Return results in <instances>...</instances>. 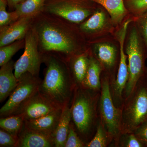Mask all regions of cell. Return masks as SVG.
<instances>
[{
    "mask_svg": "<svg viewBox=\"0 0 147 147\" xmlns=\"http://www.w3.org/2000/svg\"><path fill=\"white\" fill-rule=\"evenodd\" d=\"M127 9L129 13L136 18L147 11V0H127Z\"/></svg>",
    "mask_w": 147,
    "mask_h": 147,
    "instance_id": "83f0119b",
    "label": "cell"
},
{
    "mask_svg": "<svg viewBox=\"0 0 147 147\" xmlns=\"http://www.w3.org/2000/svg\"><path fill=\"white\" fill-rule=\"evenodd\" d=\"M18 81L17 87L0 109L1 118L15 115L38 92L42 80L39 76L26 72Z\"/></svg>",
    "mask_w": 147,
    "mask_h": 147,
    "instance_id": "ba28073f",
    "label": "cell"
},
{
    "mask_svg": "<svg viewBox=\"0 0 147 147\" xmlns=\"http://www.w3.org/2000/svg\"><path fill=\"white\" fill-rule=\"evenodd\" d=\"M86 145L76 132L71 121L65 147H86Z\"/></svg>",
    "mask_w": 147,
    "mask_h": 147,
    "instance_id": "f546056e",
    "label": "cell"
},
{
    "mask_svg": "<svg viewBox=\"0 0 147 147\" xmlns=\"http://www.w3.org/2000/svg\"><path fill=\"white\" fill-rule=\"evenodd\" d=\"M24 120L20 115H13L0 119V127L14 136L18 137L23 126Z\"/></svg>",
    "mask_w": 147,
    "mask_h": 147,
    "instance_id": "603a6c76",
    "label": "cell"
},
{
    "mask_svg": "<svg viewBox=\"0 0 147 147\" xmlns=\"http://www.w3.org/2000/svg\"><path fill=\"white\" fill-rule=\"evenodd\" d=\"M115 147H146L134 132L122 133L120 135Z\"/></svg>",
    "mask_w": 147,
    "mask_h": 147,
    "instance_id": "484cf974",
    "label": "cell"
},
{
    "mask_svg": "<svg viewBox=\"0 0 147 147\" xmlns=\"http://www.w3.org/2000/svg\"><path fill=\"white\" fill-rule=\"evenodd\" d=\"M91 1L90 0H47L43 11L79 25L96 10L90 5Z\"/></svg>",
    "mask_w": 147,
    "mask_h": 147,
    "instance_id": "52a82bcc",
    "label": "cell"
},
{
    "mask_svg": "<svg viewBox=\"0 0 147 147\" xmlns=\"http://www.w3.org/2000/svg\"><path fill=\"white\" fill-rule=\"evenodd\" d=\"M25 38L0 47V66L11 60V58L19 50L24 48Z\"/></svg>",
    "mask_w": 147,
    "mask_h": 147,
    "instance_id": "d4e9b609",
    "label": "cell"
},
{
    "mask_svg": "<svg viewBox=\"0 0 147 147\" xmlns=\"http://www.w3.org/2000/svg\"><path fill=\"white\" fill-rule=\"evenodd\" d=\"M144 75L145 77H146V79L147 81V67H146V69H145Z\"/></svg>",
    "mask_w": 147,
    "mask_h": 147,
    "instance_id": "836d02e7",
    "label": "cell"
},
{
    "mask_svg": "<svg viewBox=\"0 0 147 147\" xmlns=\"http://www.w3.org/2000/svg\"><path fill=\"white\" fill-rule=\"evenodd\" d=\"M102 71L103 68L102 65L93 55L91 52L88 70L82 86L94 91L100 92Z\"/></svg>",
    "mask_w": 147,
    "mask_h": 147,
    "instance_id": "ffe728a7",
    "label": "cell"
},
{
    "mask_svg": "<svg viewBox=\"0 0 147 147\" xmlns=\"http://www.w3.org/2000/svg\"><path fill=\"white\" fill-rule=\"evenodd\" d=\"M32 25L42 55H55L67 63L88 48L84 47L86 39L77 24L59 16L43 11L34 18Z\"/></svg>",
    "mask_w": 147,
    "mask_h": 147,
    "instance_id": "6da1fadb",
    "label": "cell"
},
{
    "mask_svg": "<svg viewBox=\"0 0 147 147\" xmlns=\"http://www.w3.org/2000/svg\"><path fill=\"white\" fill-rule=\"evenodd\" d=\"M98 102L99 119L115 146L121 134V109L114 104L110 86V77L102 71Z\"/></svg>",
    "mask_w": 147,
    "mask_h": 147,
    "instance_id": "8992f818",
    "label": "cell"
},
{
    "mask_svg": "<svg viewBox=\"0 0 147 147\" xmlns=\"http://www.w3.org/2000/svg\"><path fill=\"white\" fill-rule=\"evenodd\" d=\"M111 144L112 140L99 119L95 133L86 147H106Z\"/></svg>",
    "mask_w": 147,
    "mask_h": 147,
    "instance_id": "cb8c5ba5",
    "label": "cell"
},
{
    "mask_svg": "<svg viewBox=\"0 0 147 147\" xmlns=\"http://www.w3.org/2000/svg\"><path fill=\"white\" fill-rule=\"evenodd\" d=\"M133 132L145 146L147 147V120L138 127Z\"/></svg>",
    "mask_w": 147,
    "mask_h": 147,
    "instance_id": "1f68e13d",
    "label": "cell"
},
{
    "mask_svg": "<svg viewBox=\"0 0 147 147\" xmlns=\"http://www.w3.org/2000/svg\"><path fill=\"white\" fill-rule=\"evenodd\" d=\"M70 105H66L63 108L60 119L54 137L55 147H65V146L71 122Z\"/></svg>",
    "mask_w": 147,
    "mask_h": 147,
    "instance_id": "44dd1931",
    "label": "cell"
},
{
    "mask_svg": "<svg viewBox=\"0 0 147 147\" xmlns=\"http://www.w3.org/2000/svg\"><path fill=\"white\" fill-rule=\"evenodd\" d=\"M24 53L14 64V73L18 80L21 75L29 72L38 76L42 55L39 50L38 40L32 25L25 37Z\"/></svg>",
    "mask_w": 147,
    "mask_h": 147,
    "instance_id": "9c48e42d",
    "label": "cell"
},
{
    "mask_svg": "<svg viewBox=\"0 0 147 147\" xmlns=\"http://www.w3.org/2000/svg\"><path fill=\"white\" fill-rule=\"evenodd\" d=\"M147 120V81L144 75L124 100L121 108V134L134 132Z\"/></svg>",
    "mask_w": 147,
    "mask_h": 147,
    "instance_id": "277c9868",
    "label": "cell"
},
{
    "mask_svg": "<svg viewBox=\"0 0 147 147\" xmlns=\"http://www.w3.org/2000/svg\"><path fill=\"white\" fill-rule=\"evenodd\" d=\"M59 108L40 93L38 90L14 115H20L24 121L41 117Z\"/></svg>",
    "mask_w": 147,
    "mask_h": 147,
    "instance_id": "4fadbf2b",
    "label": "cell"
},
{
    "mask_svg": "<svg viewBox=\"0 0 147 147\" xmlns=\"http://www.w3.org/2000/svg\"><path fill=\"white\" fill-rule=\"evenodd\" d=\"M90 50L102 65L103 72L109 76L110 82H113L115 79L116 70L119 62L120 53L119 55L117 48L113 43L104 41L94 43Z\"/></svg>",
    "mask_w": 147,
    "mask_h": 147,
    "instance_id": "8fae6325",
    "label": "cell"
},
{
    "mask_svg": "<svg viewBox=\"0 0 147 147\" xmlns=\"http://www.w3.org/2000/svg\"><path fill=\"white\" fill-rule=\"evenodd\" d=\"M6 1L9 8L14 10L17 6L21 4L26 0H6Z\"/></svg>",
    "mask_w": 147,
    "mask_h": 147,
    "instance_id": "d6a6232c",
    "label": "cell"
},
{
    "mask_svg": "<svg viewBox=\"0 0 147 147\" xmlns=\"http://www.w3.org/2000/svg\"><path fill=\"white\" fill-rule=\"evenodd\" d=\"M127 32V28L125 26L121 27L117 32L116 37L119 45V62L115 79L113 82L110 81V92L113 102L116 107L120 109L123 105V92L129 78L127 55L124 50Z\"/></svg>",
    "mask_w": 147,
    "mask_h": 147,
    "instance_id": "30bf717a",
    "label": "cell"
},
{
    "mask_svg": "<svg viewBox=\"0 0 147 147\" xmlns=\"http://www.w3.org/2000/svg\"><path fill=\"white\" fill-rule=\"evenodd\" d=\"M34 17L19 18L7 26L0 27V47L25 38Z\"/></svg>",
    "mask_w": 147,
    "mask_h": 147,
    "instance_id": "5bb4252c",
    "label": "cell"
},
{
    "mask_svg": "<svg viewBox=\"0 0 147 147\" xmlns=\"http://www.w3.org/2000/svg\"><path fill=\"white\" fill-rule=\"evenodd\" d=\"M100 92L75 87L71 100V121L76 132L86 144L92 139L99 120L98 102Z\"/></svg>",
    "mask_w": 147,
    "mask_h": 147,
    "instance_id": "3957f363",
    "label": "cell"
},
{
    "mask_svg": "<svg viewBox=\"0 0 147 147\" xmlns=\"http://www.w3.org/2000/svg\"><path fill=\"white\" fill-rule=\"evenodd\" d=\"M42 55L46 68L38 92L58 108L70 105L75 85L67 63L55 55Z\"/></svg>",
    "mask_w": 147,
    "mask_h": 147,
    "instance_id": "7a4b0ae2",
    "label": "cell"
},
{
    "mask_svg": "<svg viewBox=\"0 0 147 147\" xmlns=\"http://www.w3.org/2000/svg\"><path fill=\"white\" fill-rule=\"evenodd\" d=\"M109 14L103 9H96L91 16L81 24L78 28L85 39H94L114 28Z\"/></svg>",
    "mask_w": 147,
    "mask_h": 147,
    "instance_id": "7c38bea8",
    "label": "cell"
},
{
    "mask_svg": "<svg viewBox=\"0 0 147 147\" xmlns=\"http://www.w3.org/2000/svg\"><path fill=\"white\" fill-rule=\"evenodd\" d=\"M55 147L53 138L29 129L24 124L18 134L17 147Z\"/></svg>",
    "mask_w": 147,
    "mask_h": 147,
    "instance_id": "e0dca14e",
    "label": "cell"
},
{
    "mask_svg": "<svg viewBox=\"0 0 147 147\" xmlns=\"http://www.w3.org/2000/svg\"><path fill=\"white\" fill-rule=\"evenodd\" d=\"M13 61L11 60L1 66L0 69V102L9 96L17 87L18 81L13 70L14 69Z\"/></svg>",
    "mask_w": 147,
    "mask_h": 147,
    "instance_id": "ac0fdd59",
    "label": "cell"
},
{
    "mask_svg": "<svg viewBox=\"0 0 147 147\" xmlns=\"http://www.w3.org/2000/svg\"><path fill=\"white\" fill-rule=\"evenodd\" d=\"M91 51L90 48L76 54L67 62L75 87L82 86L86 74Z\"/></svg>",
    "mask_w": 147,
    "mask_h": 147,
    "instance_id": "2e32d148",
    "label": "cell"
},
{
    "mask_svg": "<svg viewBox=\"0 0 147 147\" xmlns=\"http://www.w3.org/2000/svg\"><path fill=\"white\" fill-rule=\"evenodd\" d=\"M127 55L128 82L123 92L124 100L133 90L137 82L144 75L145 61L147 59L144 45L136 25L131 27L124 46Z\"/></svg>",
    "mask_w": 147,
    "mask_h": 147,
    "instance_id": "5b68a950",
    "label": "cell"
},
{
    "mask_svg": "<svg viewBox=\"0 0 147 147\" xmlns=\"http://www.w3.org/2000/svg\"><path fill=\"white\" fill-rule=\"evenodd\" d=\"M7 6L6 0H0V27L9 25L19 19L14 11H7Z\"/></svg>",
    "mask_w": 147,
    "mask_h": 147,
    "instance_id": "4316f807",
    "label": "cell"
},
{
    "mask_svg": "<svg viewBox=\"0 0 147 147\" xmlns=\"http://www.w3.org/2000/svg\"><path fill=\"white\" fill-rule=\"evenodd\" d=\"M18 137L14 136L2 129H0V147H17Z\"/></svg>",
    "mask_w": 147,
    "mask_h": 147,
    "instance_id": "4dcf8cb0",
    "label": "cell"
},
{
    "mask_svg": "<svg viewBox=\"0 0 147 147\" xmlns=\"http://www.w3.org/2000/svg\"><path fill=\"white\" fill-rule=\"evenodd\" d=\"M133 20L144 45L147 58V11Z\"/></svg>",
    "mask_w": 147,
    "mask_h": 147,
    "instance_id": "f1b7e54d",
    "label": "cell"
},
{
    "mask_svg": "<svg viewBox=\"0 0 147 147\" xmlns=\"http://www.w3.org/2000/svg\"><path fill=\"white\" fill-rule=\"evenodd\" d=\"M103 7L107 11L114 27L120 26L129 13L123 0H90Z\"/></svg>",
    "mask_w": 147,
    "mask_h": 147,
    "instance_id": "d6986e66",
    "label": "cell"
},
{
    "mask_svg": "<svg viewBox=\"0 0 147 147\" xmlns=\"http://www.w3.org/2000/svg\"><path fill=\"white\" fill-rule=\"evenodd\" d=\"M62 110L63 108H59L41 117L24 121V125L29 129L54 139Z\"/></svg>",
    "mask_w": 147,
    "mask_h": 147,
    "instance_id": "9a60e30c",
    "label": "cell"
},
{
    "mask_svg": "<svg viewBox=\"0 0 147 147\" xmlns=\"http://www.w3.org/2000/svg\"><path fill=\"white\" fill-rule=\"evenodd\" d=\"M47 0H26L17 6L14 10L18 18L34 17L43 11Z\"/></svg>",
    "mask_w": 147,
    "mask_h": 147,
    "instance_id": "7402d4cb",
    "label": "cell"
}]
</instances>
